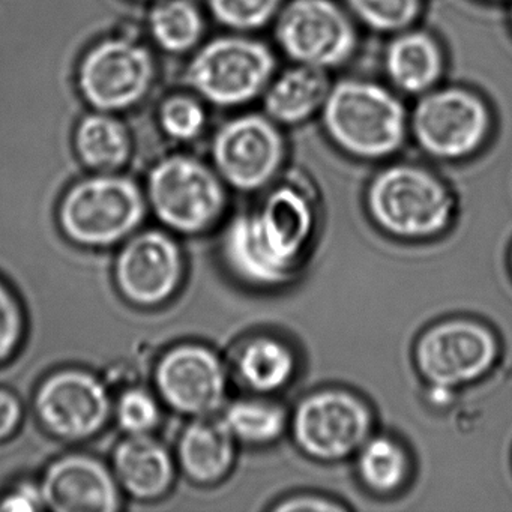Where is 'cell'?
Listing matches in <instances>:
<instances>
[{"label":"cell","instance_id":"13","mask_svg":"<svg viewBox=\"0 0 512 512\" xmlns=\"http://www.w3.org/2000/svg\"><path fill=\"white\" fill-rule=\"evenodd\" d=\"M493 332L475 320L452 319L428 329L416 346L425 380L449 389L484 376L497 358Z\"/></svg>","mask_w":512,"mask_h":512},{"label":"cell","instance_id":"26","mask_svg":"<svg viewBox=\"0 0 512 512\" xmlns=\"http://www.w3.org/2000/svg\"><path fill=\"white\" fill-rule=\"evenodd\" d=\"M157 122L167 139L193 142L205 130V107L190 92L173 91L158 103Z\"/></svg>","mask_w":512,"mask_h":512},{"label":"cell","instance_id":"11","mask_svg":"<svg viewBox=\"0 0 512 512\" xmlns=\"http://www.w3.org/2000/svg\"><path fill=\"white\" fill-rule=\"evenodd\" d=\"M268 115L248 113L221 125L212 139L215 172L241 191L266 187L284 160V140Z\"/></svg>","mask_w":512,"mask_h":512},{"label":"cell","instance_id":"12","mask_svg":"<svg viewBox=\"0 0 512 512\" xmlns=\"http://www.w3.org/2000/svg\"><path fill=\"white\" fill-rule=\"evenodd\" d=\"M184 254L176 239L161 229L139 230L122 244L115 262V283L134 307L169 302L184 280Z\"/></svg>","mask_w":512,"mask_h":512},{"label":"cell","instance_id":"33","mask_svg":"<svg viewBox=\"0 0 512 512\" xmlns=\"http://www.w3.org/2000/svg\"><path fill=\"white\" fill-rule=\"evenodd\" d=\"M278 511H341V506L337 503L326 502L323 499H316V497H301V499H293L290 502L283 503L278 506Z\"/></svg>","mask_w":512,"mask_h":512},{"label":"cell","instance_id":"2","mask_svg":"<svg viewBox=\"0 0 512 512\" xmlns=\"http://www.w3.org/2000/svg\"><path fill=\"white\" fill-rule=\"evenodd\" d=\"M148 208L145 191L130 176L91 173L62 193L58 223L68 241L103 250L139 232Z\"/></svg>","mask_w":512,"mask_h":512},{"label":"cell","instance_id":"15","mask_svg":"<svg viewBox=\"0 0 512 512\" xmlns=\"http://www.w3.org/2000/svg\"><path fill=\"white\" fill-rule=\"evenodd\" d=\"M158 398L176 413L211 416L223 406L227 374L221 359L206 346L182 343L160 356L154 370Z\"/></svg>","mask_w":512,"mask_h":512},{"label":"cell","instance_id":"28","mask_svg":"<svg viewBox=\"0 0 512 512\" xmlns=\"http://www.w3.org/2000/svg\"><path fill=\"white\" fill-rule=\"evenodd\" d=\"M214 20L235 32L259 31L277 19L283 0H206Z\"/></svg>","mask_w":512,"mask_h":512},{"label":"cell","instance_id":"17","mask_svg":"<svg viewBox=\"0 0 512 512\" xmlns=\"http://www.w3.org/2000/svg\"><path fill=\"white\" fill-rule=\"evenodd\" d=\"M112 470L122 493L139 502L166 496L176 472L169 449L152 434H127L113 451Z\"/></svg>","mask_w":512,"mask_h":512},{"label":"cell","instance_id":"18","mask_svg":"<svg viewBox=\"0 0 512 512\" xmlns=\"http://www.w3.org/2000/svg\"><path fill=\"white\" fill-rule=\"evenodd\" d=\"M235 457V437L223 419L194 418L181 433L178 461L182 472L199 484L223 478Z\"/></svg>","mask_w":512,"mask_h":512},{"label":"cell","instance_id":"19","mask_svg":"<svg viewBox=\"0 0 512 512\" xmlns=\"http://www.w3.org/2000/svg\"><path fill=\"white\" fill-rule=\"evenodd\" d=\"M326 70L296 64L263 92L265 115L281 125H298L325 106L331 91Z\"/></svg>","mask_w":512,"mask_h":512},{"label":"cell","instance_id":"23","mask_svg":"<svg viewBox=\"0 0 512 512\" xmlns=\"http://www.w3.org/2000/svg\"><path fill=\"white\" fill-rule=\"evenodd\" d=\"M238 371L245 385L254 391L274 392L289 382L295 371V358L281 341L256 338L242 349Z\"/></svg>","mask_w":512,"mask_h":512},{"label":"cell","instance_id":"34","mask_svg":"<svg viewBox=\"0 0 512 512\" xmlns=\"http://www.w3.org/2000/svg\"><path fill=\"white\" fill-rule=\"evenodd\" d=\"M142 2H151V0H142Z\"/></svg>","mask_w":512,"mask_h":512},{"label":"cell","instance_id":"20","mask_svg":"<svg viewBox=\"0 0 512 512\" xmlns=\"http://www.w3.org/2000/svg\"><path fill=\"white\" fill-rule=\"evenodd\" d=\"M439 43L424 31L398 32L386 47L385 71L395 88L406 94H425L443 73Z\"/></svg>","mask_w":512,"mask_h":512},{"label":"cell","instance_id":"7","mask_svg":"<svg viewBox=\"0 0 512 512\" xmlns=\"http://www.w3.org/2000/svg\"><path fill=\"white\" fill-rule=\"evenodd\" d=\"M157 80V58L148 44L127 35L97 41L80 59L77 82L92 110L127 112L143 103Z\"/></svg>","mask_w":512,"mask_h":512},{"label":"cell","instance_id":"29","mask_svg":"<svg viewBox=\"0 0 512 512\" xmlns=\"http://www.w3.org/2000/svg\"><path fill=\"white\" fill-rule=\"evenodd\" d=\"M160 401L148 389L133 386L121 392L113 415L125 434H152L161 421Z\"/></svg>","mask_w":512,"mask_h":512},{"label":"cell","instance_id":"14","mask_svg":"<svg viewBox=\"0 0 512 512\" xmlns=\"http://www.w3.org/2000/svg\"><path fill=\"white\" fill-rule=\"evenodd\" d=\"M371 431V413L356 395L320 391L305 398L293 416V436L317 460H341L362 448Z\"/></svg>","mask_w":512,"mask_h":512},{"label":"cell","instance_id":"25","mask_svg":"<svg viewBox=\"0 0 512 512\" xmlns=\"http://www.w3.org/2000/svg\"><path fill=\"white\" fill-rule=\"evenodd\" d=\"M223 421L235 439L269 443L283 434L287 424L283 407L257 400H241L227 407Z\"/></svg>","mask_w":512,"mask_h":512},{"label":"cell","instance_id":"24","mask_svg":"<svg viewBox=\"0 0 512 512\" xmlns=\"http://www.w3.org/2000/svg\"><path fill=\"white\" fill-rule=\"evenodd\" d=\"M362 481L376 491H394L406 481V452L389 437H374L362 445L358 461Z\"/></svg>","mask_w":512,"mask_h":512},{"label":"cell","instance_id":"16","mask_svg":"<svg viewBox=\"0 0 512 512\" xmlns=\"http://www.w3.org/2000/svg\"><path fill=\"white\" fill-rule=\"evenodd\" d=\"M46 509L56 512H115L121 488L112 467L88 454L62 455L47 466L40 481Z\"/></svg>","mask_w":512,"mask_h":512},{"label":"cell","instance_id":"9","mask_svg":"<svg viewBox=\"0 0 512 512\" xmlns=\"http://www.w3.org/2000/svg\"><path fill=\"white\" fill-rule=\"evenodd\" d=\"M275 41L295 64L329 70L352 58L358 34L332 0H290L275 19Z\"/></svg>","mask_w":512,"mask_h":512},{"label":"cell","instance_id":"3","mask_svg":"<svg viewBox=\"0 0 512 512\" xmlns=\"http://www.w3.org/2000/svg\"><path fill=\"white\" fill-rule=\"evenodd\" d=\"M322 118L332 142L364 160L395 154L403 146L409 127L401 101L383 86L361 79L332 85Z\"/></svg>","mask_w":512,"mask_h":512},{"label":"cell","instance_id":"1","mask_svg":"<svg viewBox=\"0 0 512 512\" xmlns=\"http://www.w3.org/2000/svg\"><path fill=\"white\" fill-rule=\"evenodd\" d=\"M314 214L307 197L283 185L253 214L239 215L223 236L224 260L248 283L277 286L289 280L313 235Z\"/></svg>","mask_w":512,"mask_h":512},{"label":"cell","instance_id":"8","mask_svg":"<svg viewBox=\"0 0 512 512\" xmlns=\"http://www.w3.org/2000/svg\"><path fill=\"white\" fill-rule=\"evenodd\" d=\"M409 122L425 154L440 160H460L481 148L491 119L479 95L454 86L422 94Z\"/></svg>","mask_w":512,"mask_h":512},{"label":"cell","instance_id":"4","mask_svg":"<svg viewBox=\"0 0 512 512\" xmlns=\"http://www.w3.org/2000/svg\"><path fill=\"white\" fill-rule=\"evenodd\" d=\"M274 53L262 41L224 35L203 44L185 68L184 86L200 100L218 107H238L256 100L274 79Z\"/></svg>","mask_w":512,"mask_h":512},{"label":"cell","instance_id":"22","mask_svg":"<svg viewBox=\"0 0 512 512\" xmlns=\"http://www.w3.org/2000/svg\"><path fill=\"white\" fill-rule=\"evenodd\" d=\"M148 32L166 55H188L202 41L205 19L193 0H160L149 10Z\"/></svg>","mask_w":512,"mask_h":512},{"label":"cell","instance_id":"21","mask_svg":"<svg viewBox=\"0 0 512 512\" xmlns=\"http://www.w3.org/2000/svg\"><path fill=\"white\" fill-rule=\"evenodd\" d=\"M77 157L91 173H116L133 157L131 130L115 113L89 110L74 133Z\"/></svg>","mask_w":512,"mask_h":512},{"label":"cell","instance_id":"6","mask_svg":"<svg viewBox=\"0 0 512 512\" xmlns=\"http://www.w3.org/2000/svg\"><path fill=\"white\" fill-rule=\"evenodd\" d=\"M373 220L398 238H430L443 232L454 214V199L439 178L418 166L382 170L367 194Z\"/></svg>","mask_w":512,"mask_h":512},{"label":"cell","instance_id":"5","mask_svg":"<svg viewBox=\"0 0 512 512\" xmlns=\"http://www.w3.org/2000/svg\"><path fill=\"white\" fill-rule=\"evenodd\" d=\"M223 179L199 158L173 154L152 166L146 200L157 220L179 235L211 229L226 208Z\"/></svg>","mask_w":512,"mask_h":512},{"label":"cell","instance_id":"10","mask_svg":"<svg viewBox=\"0 0 512 512\" xmlns=\"http://www.w3.org/2000/svg\"><path fill=\"white\" fill-rule=\"evenodd\" d=\"M34 406L40 424L65 442L97 436L113 415L109 389L82 368H62L46 377L35 392Z\"/></svg>","mask_w":512,"mask_h":512},{"label":"cell","instance_id":"32","mask_svg":"<svg viewBox=\"0 0 512 512\" xmlns=\"http://www.w3.org/2000/svg\"><path fill=\"white\" fill-rule=\"evenodd\" d=\"M23 419V407L14 392L0 388V442L10 439Z\"/></svg>","mask_w":512,"mask_h":512},{"label":"cell","instance_id":"30","mask_svg":"<svg viewBox=\"0 0 512 512\" xmlns=\"http://www.w3.org/2000/svg\"><path fill=\"white\" fill-rule=\"evenodd\" d=\"M25 314L17 296L0 280V364L16 355L25 338Z\"/></svg>","mask_w":512,"mask_h":512},{"label":"cell","instance_id":"27","mask_svg":"<svg viewBox=\"0 0 512 512\" xmlns=\"http://www.w3.org/2000/svg\"><path fill=\"white\" fill-rule=\"evenodd\" d=\"M353 16L376 32L406 31L421 13V0H346Z\"/></svg>","mask_w":512,"mask_h":512},{"label":"cell","instance_id":"31","mask_svg":"<svg viewBox=\"0 0 512 512\" xmlns=\"http://www.w3.org/2000/svg\"><path fill=\"white\" fill-rule=\"evenodd\" d=\"M46 509L40 482L22 481L0 496V511H43Z\"/></svg>","mask_w":512,"mask_h":512}]
</instances>
